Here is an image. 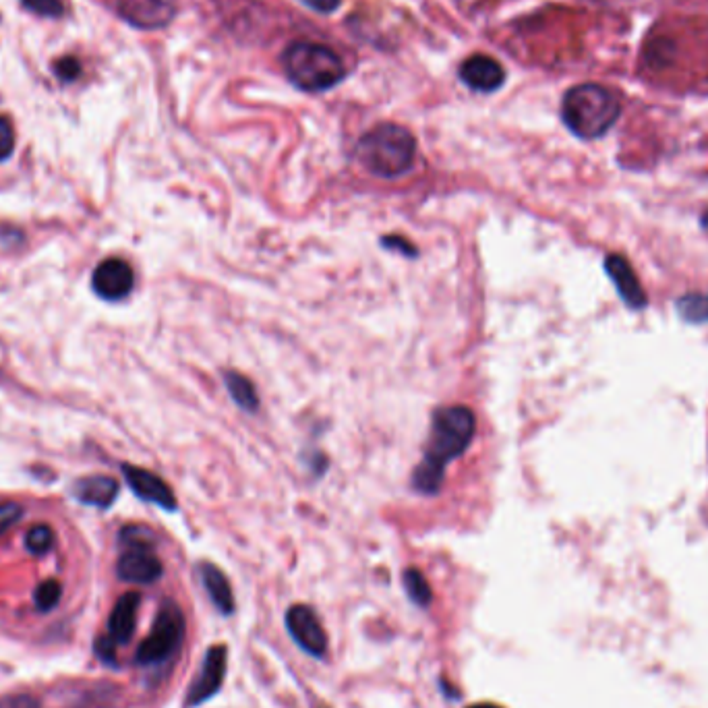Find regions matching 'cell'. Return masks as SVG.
<instances>
[{
	"label": "cell",
	"instance_id": "obj_1",
	"mask_svg": "<svg viewBox=\"0 0 708 708\" xmlns=\"http://www.w3.org/2000/svg\"><path fill=\"white\" fill-rule=\"evenodd\" d=\"M477 431L475 412L466 406L437 408L425 456L412 475V487L423 495H435L446 477V468L452 460L460 458Z\"/></svg>",
	"mask_w": 708,
	"mask_h": 708
},
{
	"label": "cell",
	"instance_id": "obj_2",
	"mask_svg": "<svg viewBox=\"0 0 708 708\" xmlns=\"http://www.w3.org/2000/svg\"><path fill=\"white\" fill-rule=\"evenodd\" d=\"M619 96L599 83H580L564 96L562 118L580 139L603 137L619 118Z\"/></svg>",
	"mask_w": 708,
	"mask_h": 708
},
{
	"label": "cell",
	"instance_id": "obj_3",
	"mask_svg": "<svg viewBox=\"0 0 708 708\" xmlns=\"http://www.w3.org/2000/svg\"><path fill=\"white\" fill-rule=\"evenodd\" d=\"M417 156V139L408 129L383 123L361 137L357 143L359 162L381 179H396L410 170Z\"/></svg>",
	"mask_w": 708,
	"mask_h": 708
},
{
	"label": "cell",
	"instance_id": "obj_4",
	"mask_svg": "<svg viewBox=\"0 0 708 708\" xmlns=\"http://www.w3.org/2000/svg\"><path fill=\"white\" fill-rule=\"evenodd\" d=\"M288 79L305 92H326L338 85L344 75L342 58L328 46L315 42H294L282 54Z\"/></svg>",
	"mask_w": 708,
	"mask_h": 708
},
{
	"label": "cell",
	"instance_id": "obj_5",
	"mask_svg": "<svg viewBox=\"0 0 708 708\" xmlns=\"http://www.w3.org/2000/svg\"><path fill=\"white\" fill-rule=\"evenodd\" d=\"M187 636V619L183 609L174 601H164L154 626L147 634V638L139 644L135 661L141 667H160L168 663L176 653L181 651V646Z\"/></svg>",
	"mask_w": 708,
	"mask_h": 708
},
{
	"label": "cell",
	"instance_id": "obj_6",
	"mask_svg": "<svg viewBox=\"0 0 708 708\" xmlns=\"http://www.w3.org/2000/svg\"><path fill=\"white\" fill-rule=\"evenodd\" d=\"M127 549L118 557L116 574L131 584H154L162 578L164 566L154 551L150 533L141 528H127L123 533Z\"/></svg>",
	"mask_w": 708,
	"mask_h": 708
},
{
	"label": "cell",
	"instance_id": "obj_7",
	"mask_svg": "<svg viewBox=\"0 0 708 708\" xmlns=\"http://www.w3.org/2000/svg\"><path fill=\"white\" fill-rule=\"evenodd\" d=\"M286 632L303 653L313 659H323L328 655V632L323 628L317 611L311 605H292L284 615Z\"/></svg>",
	"mask_w": 708,
	"mask_h": 708
},
{
	"label": "cell",
	"instance_id": "obj_8",
	"mask_svg": "<svg viewBox=\"0 0 708 708\" xmlns=\"http://www.w3.org/2000/svg\"><path fill=\"white\" fill-rule=\"evenodd\" d=\"M226 671H228V646L226 644L210 646L203 655L201 667L195 675L193 684L187 690V708H197L216 698L224 686Z\"/></svg>",
	"mask_w": 708,
	"mask_h": 708
},
{
	"label": "cell",
	"instance_id": "obj_9",
	"mask_svg": "<svg viewBox=\"0 0 708 708\" xmlns=\"http://www.w3.org/2000/svg\"><path fill=\"white\" fill-rule=\"evenodd\" d=\"M135 286V274L125 259L110 257L94 270L92 288L104 301H123Z\"/></svg>",
	"mask_w": 708,
	"mask_h": 708
},
{
	"label": "cell",
	"instance_id": "obj_10",
	"mask_svg": "<svg viewBox=\"0 0 708 708\" xmlns=\"http://www.w3.org/2000/svg\"><path fill=\"white\" fill-rule=\"evenodd\" d=\"M116 11L139 29H160L174 19L176 0H116Z\"/></svg>",
	"mask_w": 708,
	"mask_h": 708
},
{
	"label": "cell",
	"instance_id": "obj_11",
	"mask_svg": "<svg viewBox=\"0 0 708 708\" xmlns=\"http://www.w3.org/2000/svg\"><path fill=\"white\" fill-rule=\"evenodd\" d=\"M123 475L139 499L147 501V504L160 506L168 512L176 510V497H174L172 489L166 485V481H162L158 475H154V472L139 468V466L125 464Z\"/></svg>",
	"mask_w": 708,
	"mask_h": 708
},
{
	"label": "cell",
	"instance_id": "obj_12",
	"mask_svg": "<svg viewBox=\"0 0 708 708\" xmlns=\"http://www.w3.org/2000/svg\"><path fill=\"white\" fill-rule=\"evenodd\" d=\"M460 79L470 87V90L491 94L504 85L506 71L495 61V58L487 54H475L462 63Z\"/></svg>",
	"mask_w": 708,
	"mask_h": 708
},
{
	"label": "cell",
	"instance_id": "obj_13",
	"mask_svg": "<svg viewBox=\"0 0 708 708\" xmlns=\"http://www.w3.org/2000/svg\"><path fill=\"white\" fill-rule=\"evenodd\" d=\"M605 270L609 274V278L613 280L617 292H619V297L624 299V303L630 307V309H642L646 307V294L640 286V280L632 268V263L622 257V255H607L605 259Z\"/></svg>",
	"mask_w": 708,
	"mask_h": 708
},
{
	"label": "cell",
	"instance_id": "obj_14",
	"mask_svg": "<svg viewBox=\"0 0 708 708\" xmlns=\"http://www.w3.org/2000/svg\"><path fill=\"white\" fill-rule=\"evenodd\" d=\"M141 595L139 593H125L118 599L108 617V638L116 646H125L135 636L137 628V615H139Z\"/></svg>",
	"mask_w": 708,
	"mask_h": 708
},
{
	"label": "cell",
	"instance_id": "obj_15",
	"mask_svg": "<svg viewBox=\"0 0 708 708\" xmlns=\"http://www.w3.org/2000/svg\"><path fill=\"white\" fill-rule=\"evenodd\" d=\"M199 578H201L205 593H208L210 601L218 609V613L230 617L236 611V601H234L232 586H230V580L226 578V574L218 566H214L210 562H203V564H199Z\"/></svg>",
	"mask_w": 708,
	"mask_h": 708
},
{
	"label": "cell",
	"instance_id": "obj_16",
	"mask_svg": "<svg viewBox=\"0 0 708 708\" xmlns=\"http://www.w3.org/2000/svg\"><path fill=\"white\" fill-rule=\"evenodd\" d=\"M118 495V483L106 475H94L75 483V497L85 506L110 508Z\"/></svg>",
	"mask_w": 708,
	"mask_h": 708
},
{
	"label": "cell",
	"instance_id": "obj_17",
	"mask_svg": "<svg viewBox=\"0 0 708 708\" xmlns=\"http://www.w3.org/2000/svg\"><path fill=\"white\" fill-rule=\"evenodd\" d=\"M224 381H226L228 394L236 402V406L247 410V412H255L259 408V396H257L253 381L249 377H245L239 371H228L224 375Z\"/></svg>",
	"mask_w": 708,
	"mask_h": 708
},
{
	"label": "cell",
	"instance_id": "obj_18",
	"mask_svg": "<svg viewBox=\"0 0 708 708\" xmlns=\"http://www.w3.org/2000/svg\"><path fill=\"white\" fill-rule=\"evenodd\" d=\"M402 584L406 588V595L408 599L415 603L417 607H429L431 601H433V590H431V584L429 580L425 578V574L417 568H408L404 570L402 574Z\"/></svg>",
	"mask_w": 708,
	"mask_h": 708
},
{
	"label": "cell",
	"instance_id": "obj_19",
	"mask_svg": "<svg viewBox=\"0 0 708 708\" xmlns=\"http://www.w3.org/2000/svg\"><path fill=\"white\" fill-rule=\"evenodd\" d=\"M677 311L690 323H708V297L706 294H686L677 301Z\"/></svg>",
	"mask_w": 708,
	"mask_h": 708
},
{
	"label": "cell",
	"instance_id": "obj_20",
	"mask_svg": "<svg viewBox=\"0 0 708 708\" xmlns=\"http://www.w3.org/2000/svg\"><path fill=\"white\" fill-rule=\"evenodd\" d=\"M52 545H54V533H52V528L46 524H36L25 535V547L29 553H34V555L48 553L52 549Z\"/></svg>",
	"mask_w": 708,
	"mask_h": 708
},
{
	"label": "cell",
	"instance_id": "obj_21",
	"mask_svg": "<svg viewBox=\"0 0 708 708\" xmlns=\"http://www.w3.org/2000/svg\"><path fill=\"white\" fill-rule=\"evenodd\" d=\"M63 597V586L56 580H46L36 590V607L40 611H52Z\"/></svg>",
	"mask_w": 708,
	"mask_h": 708
},
{
	"label": "cell",
	"instance_id": "obj_22",
	"mask_svg": "<svg viewBox=\"0 0 708 708\" xmlns=\"http://www.w3.org/2000/svg\"><path fill=\"white\" fill-rule=\"evenodd\" d=\"M15 150V131L7 116L0 114V162L7 160Z\"/></svg>",
	"mask_w": 708,
	"mask_h": 708
},
{
	"label": "cell",
	"instance_id": "obj_23",
	"mask_svg": "<svg viewBox=\"0 0 708 708\" xmlns=\"http://www.w3.org/2000/svg\"><path fill=\"white\" fill-rule=\"evenodd\" d=\"M23 5L42 17H61L65 11L61 0H23Z\"/></svg>",
	"mask_w": 708,
	"mask_h": 708
},
{
	"label": "cell",
	"instance_id": "obj_24",
	"mask_svg": "<svg viewBox=\"0 0 708 708\" xmlns=\"http://www.w3.org/2000/svg\"><path fill=\"white\" fill-rule=\"evenodd\" d=\"M21 516H23V508L15 504V501L0 504V537H3L13 524H17Z\"/></svg>",
	"mask_w": 708,
	"mask_h": 708
},
{
	"label": "cell",
	"instance_id": "obj_25",
	"mask_svg": "<svg viewBox=\"0 0 708 708\" xmlns=\"http://www.w3.org/2000/svg\"><path fill=\"white\" fill-rule=\"evenodd\" d=\"M0 708H40V702L34 696L17 694L0 700Z\"/></svg>",
	"mask_w": 708,
	"mask_h": 708
},
{
	"label": "cell",
	"instance_id": "obj_26",
	"mask_svg": "<svg viewBox=\"0 0 708 708\" xmlns=\"http://www.w3.org/2000/svg\"><path fill=\"white\" fill-rule=\"evenodd\" d=\"M96 653L104 663H114L116 661V644L108 636H104L96 642Z\"/></svg>",
	"mask_w": 708,
	"mask_h": 708
},
{
	"label": "cell",
	"instance_id": "obj_27",
	"mask_svg": "<svg viewBox=\"0 0 708 708\" xmlns=\"http://www.w3.org/2000/svg\"><path fill=\"white\" fill-rule=\"evenodd\" d=\"M383 245H386V247H390V249H398V251H404V253H408L410 257H415L417 255V249L415 247H412L408 241H404V239H400V236H386V239H383L381 241Z\"/></svg>",
	"mask_w": 708,
	"mask_h": 708
},
{
	"label": "cell",
	"instance_id": "obj_28",
	"mask_svg": "<svg viewBox=\"0 0 708 708\" xmlns=\"http://www.w3.org/2000/svg\"><path fill=\"white\" fill-rule=\"evenodd\" d=\"M56 69H58V73H61V77H65V79H73L79 73V65H77L75 58H65V61L58 63Z\"/></svg>",
	"mask_w": 708,
	"mask_h": 708
},
{
	"label": "cell",
	"instance_id": "obj_29",
	"mask_svg": "<svg viewBox=\"0 0 708 708\" xmlns=\"http://www.w3.org/2000/svg\"><path fill=\"white\" fill-rule=\"evenodd\" d=\"M305 3L315 9V11H321V13H332L338 5H340V0H305Z\"/></svg>",
	"mask_w": 708,
	"mask_h": 708
},
{
	"label": "cell",
	"instance_id": "obj_30",
	"mask_svg": "<svg viewBox=\"0 0 708 708\" xmlns=\"http://www.w3.org/2000/svg\"><path fill=\"white\" fill-rule=\"evenodd\" d=\"M468 708H501V706H497V704H493V702H479V704H472V706H468Z\"/></svg>",
	"mask_w": 708,
	"mask_h": 708
},
{
	"label": "cell",
	"instance_id": "obj_31",
	"mask_svg": "<svg viewBox=\"0 0 708 708\" xmlns=\"http://www.w3.org/2000/svg\"><path fill=\"white\" fill-rule=\"evenodd\" d=\"M702 226L708 230V212L702 216Z\"/></svg>",
	"mask_w": 708,
	"mask_h": 708
},
{
	"label": "cell",
	"instance_id": "obj_32",
	"mask_svg": "<svg viewBox=\"0 0 708 708\" xmlns=\"http://www.w3.org/2000/svg\"><path fill=\"white\" fill-rule=\"evenodd\" d=\"M319 708H326V706H319Z\"/></svg>",
	"mask_w": 708,
	"mask_h": 708
}]
</instances>
